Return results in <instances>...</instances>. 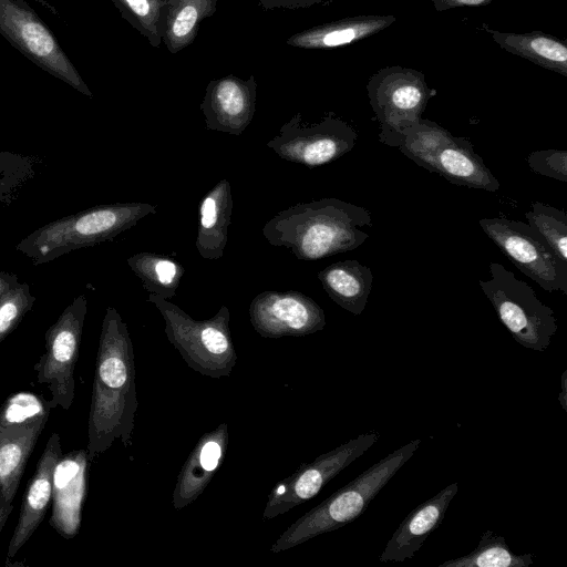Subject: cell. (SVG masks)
Here are the masks:
<instances>
[{"instance_id":"6da1fadb","label":"cell","mask_w":567,"mask_h":567,"mask_svg":"<svg viewBox=\"0 0 567 567\" xmlns=\"http://www.w3.org/2000/svg\"><path fill=\"white\" fill-rule=\"evenodd\" d=\"M132 339L118 311L109 306L102 321L87 421V457L94 462L118 440L132 442L138 406Z\"/></svg>"},{"instance_id":"7a4b0ae2","label":"cell","mask_w":567,"mask_h":567,"mask_svg":"<svg viewBox=\"0 0 567 567\" xmlns=\"http://www.w3.org/2000/svg\"><path fill=\"white\" fill-rule=\"evenodd\" d=\"M371 225V214L364 207L321 198L280 210L261 231L271 246L311 261L358 248L369 237L360 227Z\"/></svg>"},{"instance_id":"3957f363","label":"cell","mask_w":567,"mask_h":567,"mask_svg":"<svg viewBox=\"0 0 567 567\" xmlns=\"http://www.w3.org/2000/svg\"><path fill=\"white\" fill-rule=\"evenodd\" d=\"M156 212V205L142 202L93 206L37 228L16 249L35 266L47 264L76 249L109 241Z\"/></svg>"},{"instance_id":"277c9868","label":"cell","mask_w":567,"mask_h":567,"mask_svg":"<svg viewBox=\"0 0 567 567\" xmlns=\"http://www.w3.org/2000/svg\"><path fill=\"white\" fill-rule=\"evenodd\" d=\"M420 444L421 440H412L379 460L292 523L272 544L270 551L274 554L285 551L357 519L395 473L413 456Z\"/></svg>"},{"instance_id":"5b68a950","label":"cell","mask_w":567,"mask_h":567,"mask_svg":"<svg viewBox=\"0 0 567 567\" xmlns=\"http://www.w3.org/2000/svg\"><path fill=\"white\" fill-rule=\"evenodd\" d=\"M147 300L161 312L165 334L186 364L205 377H228L237 362L229 329L227 306L209 319L195 320L182 308L161 296L150 293Z\"/></svg>"},{"instance_id":"8992f818","label":"cell","mask_w":567,"mask_h":567,"mask_svg":"<svg viewBox=\"0 0 567 567\" xmlns=\"http://www.w3.org/2000/svg\"><path fill=\"white\" fill-rule=\"evenodd\" d=\"M399 150L419 166L437 173L450 183L497 192L499 183L466 137L452 135L427 118L402 132Z\"/></svg>"},{"instance_id":"52a82bcc","label":"cell","mask_w":567,"mask_h":567,"mask_svg":"<svg viewBox=\"0 0 567 567\" xmlns=\"http://www.w3.org/2000/svg\"><path fill=\"white\" fill-rule=\"evenodd\" d=\"M489 274L491 278L478 280V285L502 323L524 348L545 351L558 329L553 309L503 265L489 262Z\"/></svg>"},{"instance_id":"ba28073f","label":"cell","mask_w":567,"mask_h":567,"mask_svg":"<svg viewBox=\"0 0 567 567\" xmlns=\"http://www.w3.org/2000/svg\"><path fill=\"white\" fill-rule=\"evenodd\" d=\"M367 92L380 124L379 141L393 147L399 146L402 132L422 118L429 100L435 95L421 71L400 65L375 72Z\"/></svg>"},{"instance_id":"9c48e42d","label":"cell","mask_w":567,"mask_h":567,"mask_svg":"<svg viewBox=\"0 0 567 567\" xmlns=\"http://www.w3.org/2000/svg\"><path fill=\"white\" fill-rule=\"evenodd\" d=\"M0 34L42 70L93 97L54 34L23 0H0Z\"/></svg>"},{"instance_id":"30bf717a","label":"cell","mask_w":567,"mask_h":567,"mask_svg":"<svg viewBox=\"0 0 567 567\" xmlns=\"http://www.w3.org/2000/svg\"><path fill=\"white\" fill-rule=\"evenodd\" d=\"M87 299L80 295L66 306L44 334V352L34 364L37 380L47 384L52 406L69 410L75 395L74 369L80 346Z\"/></svg>"},{"instance_id":"8fae6325","label":"cell","mask_w":567,"mask_h":567,"mask_svg":"<svg viewBox=\"0 0 567 567\" xmlns=\"http://www.w3.org/2000/svg\"><path fill=\"white\" fill-rule=\"evenodd\" d=\"M486 236L523 274L546 291L567 293V262L528 224L505 217L478 221Z\"/></svg>"},{"instance_id":"7c38bea8","label":"cell","mask_w":567,"mask_h":567,"mask_svg":"<svg viewBox=\"0 0 567 567\" xmlns=\"http://www.w3.org/2000/svg\"><path fill=\"white\" fill-rule=\"evenodd\" d=\"M381 434L369 431L300 465L268 494L262 519H272L313 498L333 477L375 444Z\"/></svg>"},{"instance_id":"4fadbf2b","label":"cell","mask_w":567,"mask_h":567,"mask_svg":"<svg viewBox=\"0 0 567 567\" xmlns=\"http://www.w3.org/2000/svg\"><path fill=\"white\" fill-rule=\"evenodd\" d=\"M357 138L354 128L332 113L316 123H308L301 113H296L267 146L285 161L313 168L349 153Z\"/></svg>"},{"instance_id":"5bb4252c","label":"cell","mask_w":567,"mask_h":567,"mask_svg":"<svg viewBox=\"0 0 567 567\" xmlns=\"http://www.w3.org/2000/svg\"><path fill=\"white\" fill-rule=\"evenodd\" d=\"M249 319L264 338L302 337L326 326L323 309L300 291L266 290L249 306Z\"/></svg>"},{"instance_id":"9a60e30c","label":"cell","mask_w":567,"mask_h":567,"mask_svg":"<svg viewBox=\"0 0 567 567\" xmlns=\"http://www.w3.org/2000/svg\"><path fill=\"white\" fill-rule=\"evenodd\" d=\"M256 100L254 74L247 80L228 74L209 81L199 109L207 130L239 136L254 118Z\"/></svg>"},{"instance_id":"2e32d148","label":"cell","mask_w":567,"mask_h":567,"mask_svg":"<svg viewBox=\"0 0 567 567\" xmlns=\"http://www.w3.org/2000/svg\"><path fill=\"white\" fill-rule=\"evenodd\" d=\"M89 463L86 450H74L62 454L53 471L50 525L66 539L81 527Z\"/></svg>"},{"instance_id":"e0dca14e","label":"cell","mask_w":567,"mask_h":567,"mask_svg":"<svg viewBox=\"0 0 567 567\" xmlns=\"http://www.w3.org/2000/svg\"><path fill=\"white\" fill-rule=\"evenodd\" d=\"M228 439L227 423L200 436L178 473L172 494L175 509L185 508L203 494L226 458Z\"/></svg>"},{"instance_id":"ac0fdd59","label":"cell","mask_w":567,"mask_h":567,"mask_svg":"<svg viewBox=\"0 0 567 567\" xmlns=\"http://www.w3.org/2000/svg\"><path fill=\"white\" fill-rule=\"evenodd\" d=\"M62 454L60 436L52 433L23 494L20 515L8 546V560L14 557L43 520L52 499L53 471Z\"/></svg>"},{"instance_id":"d6986e66","label":"cell","mask_w":567,"mask_h":567,"mask_svg":"<svg viewBox=\"0 0 567 567\" xmlns=\"http://www.w3.org/2000/svg\"><path fill=\"white\" fill-rule=\"evenodd\" d=\"M458 491L452 483L412 509L389 539L379 559L404 561L414 556L427 537L443 523L446 509Z\"/></svg>"},{"instance_id":"ffe728a7","label":"cell","mask_w":567,"mask_h":567,"mask_svg":"<svg viewBox=\"0 0 567 567\" xmlns=\"http://www.w3.org/2000/svg\"><path fill=\"white\" fill-rule=\"evenodd\" d=\"M47 422L12 425L0 432V535L12 512L28 460Z\"/></svg>"},{"instance_id":"44dd1931","label":"cell","mask_w":567,"mask_h":567,"mask_svg":"<svg viewBox=\"0 0 567 567\" xmlns=\"http://www.w3.org/2000/svg\"><path fill=\"white\" fill-rule=\"evenodd\" d=\"M394 16L363 14L319 24L292 34L287 44L299 49L323 50L355 43L394 23Z\"/></svg>"},{"instance_id":"7402d4cb","label":"cell","mask_w":567,"mask_h":567,"mask_svg":"<svg viewBox=\"0 0 567 567\" xmlns=\"http://www.w3.org/2000/svg\"><path fill=\"white\" fill-rule=\"evenodd\" d=\"M233 207L231 188L226 178L219 181L203 197L198 207V231L195 246L204 259L216 260L223 257Z\"/></svg>"},{"instance_id":"603a6c76","label":"cell","mask_w":567,"mask_h":567,"mask_svg":"<svg viewBox=\"0 0 567 567\" xmlns=\"http://www.w3.org/2000/svg\"><path fill=\"white\" fill-rule=\"evenodd\" d=\"M492 39L505 51L518 55L546 70L567 76V44L559 38L533 31L527 33L502 32L482 24Z\"/></svg>"},{"instance_id":"cb8c5ba5","label":"cell","mask_w":567,"mask_h":567,"mask_svg":"<svg viewBox=\"0 0 567 567\" xmlns=\"http://www.w3.org/2000/svg\"><path fill=\"white\" fill-rule=\"evenodd\" d=\"M328 296L341 308L359 316L372 289V270L357 260L338 261L318 272Z\"/></svg>"},{"instance_id":"d4e9b609","label":"cell","mask_w":567,"mask_h":567,"mask_svg":"<svg viewBox=\"0 0 567 567\" xmlns=\"http://www.w3.org/2000/svg\"><path fill=\"white\" fill-rule=\"evenodd\" d=\"M219 0H172L163 34V41L171 53H177L190 45L206 18L215 14Z\"/></svg>"},{"instance_id":"484cf974","label":"cell","mask_w":567,"mask_h":567,"mask_svg":"<svg viewBox=\"0 0 567 567\" xmlns=\"http://www.w3.org/2000/svg\"><path fill=\"white\" fill-rule=\"evenodd\" d=\"M127 265L145 290L167 300L176 295L185 272L176 259L156 252H137L127 258Z\"/></svg>"},{"instance_id":"4316f807","label":"cell","mask_w":567,"mask_h":567,"mask_svg":"<svg viewBox=\"0 0 567 567\" xmlns=\"http://www.w3.org/2000/svg\"><path fill=\"white\" fill-rule=\"evenodd\" d=\"M44 166L39 155L0 151V210L16 203Z\"/></svg>"},{"instance_id":"83f0119b","label":"cell","mask_w":567,"mask_h":567,"mask_svg":"<svg viewBox=\"0 0 567 567\" xmlns=\"http://www.w3.org/2000/svg\"><path fill=\"white\" fill-rule=\"evenodd\" d=\"M534 558L533 554H514L504 537L485 530L472 553L443 561L439 567H528Z\"/></svg>"},{"instance_id":"f1b7e54d","label":"cell","mask_w":567,"mask_h":567,"mask_svg":"<svg viewBox=\"0 0 567 567\" xmlns=\"http://www.w3.org/2000/svg\"><path fill=\"white\" fill-rule=\"evenodd\" d=\"M172 0H112L121 16L153 48L163 41L166 17Z\"/></svg>"},{"instance_id":"f546056e","label":"cell","mask_w":567,"mask_h":567,"mask_svg":"<svg viewBox=\"0 0 567 567\" xmlns=\"http://www.w3.org/2000/svg\"><path fill=\"white\" fill-rule=\"evenodd\" d=\"M525 214L528 225L536 229L554 252L567 262V215L564 210L534 202Z\"/></svg>"},{"instance_id":"4dcf8cb0","label":"cell","mask_w":567,"mask_h":567,"mask_svg":"<svg viewBox=\"0 0 567 567\" xmlns=\"http://www.w3.org/2000/svg\"><path fill=\"white\" fill-rule=\"evenodd\" d=\"M34 302L27 282H19L0 299V343L20 324Z\"/></svg>"},{"instance_id":"1f68e13d","label":"cell","mask_w":567,"mask_h":567,"mask_svg":"<svg viewBox=\"0 0 567 567\" xmlns=\"http://www.w3.org/2000/svg\"><path fill=\"white\" fill-rule=\"evenodd\" d=\"M529 168L546 177L567 182V152L565 150H544L532 152L527 156Z\"/></svg>"},{"instance_id":"d6a6232c","label":"cell","mask_w":567,"mask_h":567,"mask_svg":"<svg viewBox=\"0 0 567 567\" xmlns=\"http://www.w3.org/2000/svg\"><path fill=\"white\" fill-rule=\"evenodd\" d=\"M493 1L494 0H431L437 11H446L463 7H484Z\"/></svg>"},{"instance_id":"836d02e7","label":"cell","mask_w":567,"mask_h":567,"mask_svg":"<svg viewBox=\"0 0 567 567\" xmlns=\"http://www.w3.org/2000/svg\"><path fill=\"white\" fill-rule=\"evenodd\" d=\"M319 0H260V4L265 9L280 8H301L311 6Z\"/></svg>"},{"instance_id":"e575fe53","label":"cell","mask_w":567,"mask_h":567,"mask_svg":"<svg viewBox=\"0 0 567 567\" xmlns=\"http://www.w3.org/2000/svg\"><path fill=\"white\" fill-rule=\"evenodd\" d=\"M19 282V278L16 274L0 270V299Z\"/></svg>"},{"instance_id":"d590c367","label":"cell","mask_w":567,"mask_h":567,"mask_svg":"<svg viewBox=\"0 0 567 567\" xmlns=\"http://www.w3.org/2000/svg\"><path fill=\"white\" fill-rule=\"evenodd\" d=\"M566 374H567V371H565L561 377V392L558 395L559 402L563 405L564 410H567V408H566Z\"/></svg>"}]
</instances>
